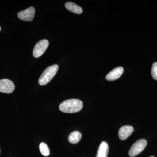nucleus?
Returning <instances> with one entry per match:
<instances>
[{
  "label": "nucleus",
  "mask_w": 157,
  "mask_h": 157,
  "mask_svg": "<svg viewBox=\"0 0 157 157\" xmlns=\"http://www.w3.org/2000/svg\"><path fill=\"white\" fill-rule=\"evenodd\" d=\"M83 107L82 101L78 99L66 100L59 105V109L66 113H74L80 111Z\"/></svg>",
  "instance_id": "1"
},
{
  "label": "nucleus",
  "mask_w": 157,
  "mask_h": 157,
  "mask_svg": "<svg viewBox=\"0 0 157 157\" xmlns=\"http://www.w3.org/2000/svg\"><path fill=\"white\" fill-rule=\"evenodd\" d=\"M58 69V65L56 64L52 65L46 68L39 78V84L45 85L48 83L55 76Z\"/></svg>",
  "instance_id": "2"
},
{
  "label": "nucleus",
  "mask_w": 157,
  "mask_h": 157,
  "mask_svg": "<svg viewBox=\"0 0 157 157\" xmlns=\"http://www.w3.org/2000/svg\"><path fill=\"white\" fill-rule=\"evenodd\" d=\"M147 141L144 139H141L135 142L129 150V155L132 157H135L143 151L146 147Z\"/></svg>",
  "instance_id": "3"
},
{
  "label": "nucleus",
  "mask_w": 157,
  "mask_h": 157,
  "mask_svg": "<svg viewBox=\"0 0 157 157\" xmlns=\"http://www.w3.org/2000/svg\"><path fill=\"white\" fill-rule=\"evenodd\" d=\"M49 45V42L46 39H43L36 44L33 51L34 57L39 58L45 52Z\"/></svg>",
  "instance_id": "4"
},
{
  "label": "nucleus",
  "mask_w": 157,
  "mask_h": 157,
  "mask_svg": "<svg viewBox=\"0 0 157 157\" xmlns=\"http://www.w3.org/2000/svg\"><path fill=\"white\" fill-rule=\"evenodd\" d=\"M15 86L13 82L6 78L0 80V92L10 94L14 91Z\"/></svg>",
  "instance_id": "5"
},
{
  "label": "nucleus",
  "mask_w": 157,
  "mask_h": 157,
  "mask_svg": "<svg viewBox=\"0 0 157 157\" xmlns=\"http://www.w3.org/2000/svg\"><path fill=\"white\" fill-rule=\"evenodd\" d=\"M35 14V8L31 7L25 10L20 11L17 14V16L20 19L25 21H31L33 19Z\"/></svg>",
  "instance_id": "6"
},
{
  "label": "nucleus",
  "mask_w": 157,
  "mask_h": 157,
  "mask_svg": "<svg viewBox=\"0 0 157 157\" xmlns=\"http://www.w3.org/2000/svg\"><path fill=\"white\" fill-rule=\"evenodd\" d=\"M134 131V128L132 126H124L121 127L118 132V136L121 140H126L131 135Z\"/></svg>",
  "instance_id": "7"
},
{
  "label": "nucleus",
  "mask_w": 157,
  "mask_h": 157,
  "mask_svg": "<svg viewBox=\"0 0 157 157\" xmlns=\"http://www.w3.org/2000/svg\"><path fill=\"white\" fill-rule=\"evenodd\" d=\"M124 72L123 68L118 67L113 69L106 76V78L108 81H113L119 78L122 75Z\"/></svg>",
  "instance_id": "8"
},
{
  "label": "nucleus",
  "mask_w": 157,
  "mask_h": 157,
  "mask_svg": "<svg viewBox=\"0 0 157 157\" xmlns=\"http://www.w3.org/2000/svg\"><path fill=\"white\" fill-rule=\"evenodd\" d=\"M109 151V146L105 141L101 142L98 147L96 157H107Z\"/></svg>",
  "instance_id": "9"
},
{
  "label": "nucleus",
  "mask_w": 157,
  "mask_h": 157,
  "mask_svg": "<svg viewBox=\"0 0 157 157\" xmlns=\"http://www.w3.org/2000/svg\"><path fill=\"white\" fill-rule=\"evenodd\" d=\"M65 7L68 11L76 14H80L82 12V9L80 6L72 2H68L65 4Z\"/></svg>",
  "instance_id": "10"
},
{
  "label": "nucleus",
  "mask_w": 157,
  "mask_h": 157,
  "mask_svg": "<svg viewBox=\"0 0 157 157\" xmlns=\"http://www.w3.org/2000/svg\"><path fill=\"white\" fill-rule=\"evenodd\" d=\"M82 137L81 133L78 131H74L70 133L68 137V140L70 143L76 144L78 143Z\"/></svg>",
  "instance_id": "11"
},
{
  "label": "nucleus",
  "mask_w": 157,
  "mask_h": 157,
  "mask_svg": "<svg viewBox=\"0 0 157 157\" xmlns=\"http://www.w3.org/2000/svg\"><path fill=\"white\" fill-rule=\"evenodd\" d=\"M39 150L40 152L43 155L47 156L50 154V150L48 148V145L44 142H42L39 145Z\"/></svg>",
  "instance_id": "12"
},
{
  "label": "nucleus",
  "mask_w": 157,
  "mask_h": 157,
  "mask_svg": "<svg viewBox=\"0 0 157 157\" xmlns=\"http://www.w3.org/2000/svg\"><path fill=\"white\" fill-rule=\"evenodd\" d=\"M151 75L155 80H157V62H155L151 68Z\"/></svg>",
  "instance_id": "13"
},
{
  "label": "nucleus",
  "mask_w": 157,
  "mask_h": 157,
  "mask_svg": "<svg viewBox=\"0 0 157 157\" xmlns=\"http://www.w3.org/2000/svg\"><path fill=\"white\" fill-rule=\"evenodd\" d=\"M150 157H154V156H150Z\"/></svg>",
  "instance_id": "14"
},
{
  "label": "nucleus",
  "mask_w": 157,
  "mask_h": 157,
  "mask_svg": "<svg viewBox=\"0 0 157 157\" xmlns=\"http://www.w3.org/2000/svg\"><path fill=\"white\" fill-rule=\"evenodd\" d=\"M0 31H1V27H0Z\"/></svg>",
  "instance_id": "15"
}]
</instances>
